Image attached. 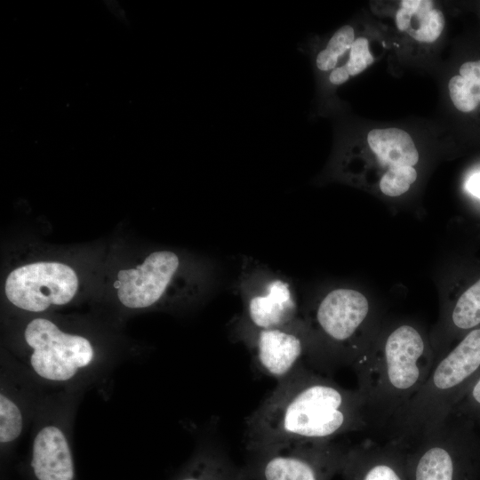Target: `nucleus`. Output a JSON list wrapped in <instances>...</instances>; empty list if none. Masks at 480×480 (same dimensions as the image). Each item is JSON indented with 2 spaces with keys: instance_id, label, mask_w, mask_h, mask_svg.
Wrapping results in <instances>:
<instances>
[{
  "instance_id": "2",
  "label": "nucleus",
  "mask_w": 480,
  "mask_h": 480,
  "mask_svg": "<svg viewBox=\"0 0 480 480\" xmlns=\"http://www.w3.org/2000/svg\"><path fill=\"white\" fill-rule=\"evenodd\" d=\"M434 364L432 346L412 323L397 324L372 338L365 354L352 369L374 431L391 437Z\"/></svg>"
},
{
  "instance_id": "11",
  "label": "nucleus",
  "mask_w": 480,
  "mask_h": 480,
  "mask_svg": "<svg viewBox=\"0 0 480 480\" xmlns=\"http://www.w3.org/2000/svg\"><path fill=\"white\" fill-rule=\"evenodd\" d=\"M246 332L254 364L276 381L295 371L308 354V331L300 319L285 327Z\"/></svg>"
},
{
  "instance_id": "13",
  "label": "nucleus",
  "mask_w": 480,
  "mask_h": 480,
  "mask_svg": "<svg viewBox=\"0 0 480 480\" xmlns=\"http://www.w3.org/2000/svg\"><path fill=\"white\" fill-rule=\"evenodd\" d=\"M406 454L397 441H365L348 448L340 475L343 480H409Z\"/></svg>"
},
{
  "instance_id": "8",
  "label": "nucleus",
  "mask_w": 480,
  "mask_h": 480,
  "mask_svg": "<svg viewBox=\"0 0 480 480\" xmlns=\"http://www.w3.org/2000/svg\"><path fill=\"white\" fill-rule=\"evenodd\" d=\"M348 448L335 441L272 446L250 452L244 468L250 480H332Z\"/></svg>"
},
{
  "instance_id": "3",
  "label": "nucleus",
  "mask_w": 480,
  "mask_h": 480,
  "mask_svg": "<svg viewBox=\"0 0 480 480\" xmlns=\"http://www.w3.org/2000/svg\"><path fill=\"white\" fill-rule=\"evenodd\" d=\"M23 340L28 350L15 364L48 391L84 393L102 383L116 368L115 359L100 353L90 338L63 331L46 317L31 319L23 330Z\"/></svg>"
},
{
  "instance_id": "18",
  "label": "nucleus",
  "mask_w": 480,
  "mask_h": 480,
  "mask_svg": "<svg viewBox=\"0 0 480 480\" xmlns=\"http://www.w3.org/2000/svg\"><path fill=\"white\" fill-rule=\"evenodd\" d=\"M402 8L410 13V26L405 31L412 38L421 43H433L441 35L444 28V17L442 12L433 8V1L403 0Z\"/></svg>"
},
{
  "instance_id": "16",
  "label": "nucleus",
  "mask_w": 480,
  "mask_h": 480,
  "mask_svg": "<svg viewBox=\"0 0 480 480\" xmlns=\"http://www.w3.org/2000/svg\"><path fill=\"white\" fill-rule=\"evenodd\" d=\"M171 480H250L244 467H236L224 452L199 446Z\"/></svg>"
},
{
  "instance_id": "5",
  "label": "nucleus",
  "mask_w": 480,
  "mask_h": 480,
  "mask_svg": "<svg viewBox=\"0 0 480 480\" xmlns=\"http://www.w3.org/2000/svg\"><path fill=\"white\" fill-rule=\"evenodd\" d=\"M371 305L367 297L350 288L328 292L316 304L311 322L308 359L316 370L332 372L353 366L364 356L372 339L367 338Z\"/></svg>"
},
{
  "instance_id": "15",
  "label": "nucleus",
  "mask_w": 480,
  "mask_h": 480,
  "mask_svg": "<svg viewBox=\"0 0 480 480\" xmlns=\"http://www.w3.org/2000/svg\"><path fill=\"white\" fill-rule=\"evenodd\" d=\"M476 275L460 292L445 313L435 362L449 350L451 342L460 340L470 331L480 327V273Z\"/></svg>"
},
{
  "instance_id": "27",
  "label": "nucleus",
  "mask_w": 480,
  "mask_h": 480,
  "mask_svg": "<svg viewBox=\"0 0 480 480\" xmlns=\"http://www.w3.org/2000/svg\"><path fill=\"white\" fill-rule=\"evenodd\" d=\"M480 429V427H477Z\"/></svg>"
},
{
  "instance_id": "24",
  "label": "nucleus",
  "mask_w": 480,
  "mask_h": 480,
  "mask_svg": "<svg viewBox=\"0 0 480 480\" xmlns=\"http://www.w3.org/2000/svg\"><path fill=\"white\" fill-rule=\"evenodd\" d=\"M460 76L465 79L480 83V60L463 63L460 68Z\"/></svg>"
},
{
  "instance_id": "25",
  "label": "nucleus",
  "mask_w": 480,
  "mask_h": 480,
  "mask_svg": "<svg viewBox=\"0 0 480 480\" xmlns=\"http://www.w3.org/2000/svg\"><path fill=\"white\" fill-rule=\"evenodd\" d=\"M349 77L346 66L342 65L331 71L328 80L332 85H340L346 83Z\"/></svg>"
},
{
  "instance_id": "10",
  "label": "nucleus",
  "mask_w": 480,
  "mask_h": 480,
  "mask_svg": "<svg viewBox=\"0 0 480 480\" xmlns=\"http://www.w3.org/2000/svg\"><path fill=\"white\" fill-rule=\"evenodd\" d=\"M13 362L0 370V453L2 464L12 459L21 436L31 427L45 392Z\"/></svg>"
},
{
  "instance_id": "12",
  "label": "nucleus",
  "mask_w": 480,
  "mask_h": 480,
  "mask_svg": "<svg viewBox=\"0 0 480 480\" xmlns=\"http://www.w3.org/2000/svg\"><path fill=\"white\" fill-rule=\"evenodd\" d=\"M180 267L178 256L169 251L151 253L136 268L118 272L117 297L129 308H146L165 292Z\"/></svg>"
},
{
  "instance_id": "6",
  "label": "nucleus",
  "mask_w": 480,
  "mask_h": 480,
  "mask_svg": "<svg viewBox=\"0 0 480 480\" xmlns=\"http://www.w3.org/2000/svg\"><path fill=\"white\" fill-rule=\"evenodd\" d=\"M83 394L44 393L30 427V445L22 468L25 480H77L72 429Z\"/></svg>"
},
{
  "instance_id": "23",
  "label": "nucleus",
  "mask_w": 480,
  "mask_h": 480,
  "mask_svg": "<svg viewBox=\"0 0 480 480\" xmlns=\"http://www.w3.org/2000/svg\"><path fill=\"white\" fill-rule=\"evenodd\" d=\"M355 30L350 25L340 28L327 41L325 47L321 49L336 59L342 57L350 50L355 42Z\"/></svg>"
},
{
  "instance_id": "20",
  "label": "nucleus",
  "mask_w": 480,
  "mask_h": 480,
  "mask_svg": "<svg viewBox=\"0 0 480 480\" xmlns=\"http://www.w3.org/2000/svg\"><path fill=\"white\" fill-rule=\"evenodd\" d=\"M417 175V171L412 166L390 168L380 177V189L385 196H399L409 190Z\"/></svg>"
},
{
  "instance_id": "22",
  "label": "nucleus",
  "mask_w": 480,
  "mask_h": 480,
  "mask_svg": "<svg viewBox=\"0 0 480 480\" xmlns=\"http://www.w3.org/2000/svg\"><path fill=\"white\" fill-rule=\"evenodd\" d=\"M374 58L369 50L365 37H358L353 43L348 61L344 64L350 76H356L372 65Z\"/></svg>"
},
{
  "instance_id": "9",
  "label": "nucleus",
  "mask_w": 480,
  "mask_h": 480,
  "mask_svg": "<svg viewBox=\"0 0 480 480\" xmlns=\"http://www.w3.org/2000/svg\"><path fill=\"white\" fill-rule=\"evenodd\" d=\"M78 279L75 271L59 262H36L12 271L5 295L18 308L43 312L51 305H64L75 296Z\"/></svg>"
},
{
  "instance_id": "1",
  "label": "nucleus",
  "mask_w": 480,
  "mask_h": 480,
  "mask_svg": "<svg viewBox=\"0 0 480 480\" xmlns=\"http://www.w3.org/2000/svg\"><path fill=\"white\" fill-rule=\"evenodd\" d=\"M373 430L361 392L348 389L301 364L247 417L248 452L299 443H322Z\"/></svg>"
},
{
  "instance_id": "26",
  "label": "nucleus",
  "mask_w": 480,
  "mask_h": 480,
  "mask_svg": "<svg viewBox=\"0 0 480 480\" xmlns=\"http://www.w3.org/2000/svg\"><path fill=\"white\" fill-rule=\"evenodd\" d=\"M466 188L471 196L480 200V172L473 173L468 177Z\"/></svg>"
},
{
  "instance_id": "19",
  "label": "nucleus",
  "mask_w": 480,
  "mask_h": 480,
  "mask_svg": "<svg viewBox=\"0 0 480 480\" xmlns=\"http://www.w3.org/2000/svg\"><path fill=\"white\" fill-rule=\"evenodd\" d=\"M450 97L454 106L462 112L474 110L480 102V83L452 76L448 84Z\"/></svg>"
},
{
  "instance_id": "17",
  "label": "nucleus",
  "mask_w": 480,
  "mask_h": 480,
  "mask_svg": "<svg viewBox=\"0 0 480 480\" xmlns=\"http://www.w3.org/2000/svg\"><path fill=\"white\" fill-rule=\"evenodd\" d=\"M367 142L381 166L390 168L417 164L419 153L415 144L404 130L398 128L373 129L368 132Z\"/></svg>"
},
{
  "instance_id": "14",
  "label": "nucleus",
  "mask_w": 480,
  "mask_h": 480,
  "mask_svg": "<svg viewBox=\"0 0 480 480\" xmlns=\"http://www.w3.org/2000/svg\"><path fill=\"white\" fill-rule=\"evenodd\" d=\"M247 331L281 328L298 321V308L289 284L270 280L263 291L252 294L245 303Z\"/></svg>"
},
{
  "instance_id": "7",
  "label": "nucleus",
  "mask_w": 480,
  "mask_h": 480,
  "mask_svg": "<svg viewBox=\"0 0 480 480\" xmlns=\"http://www.w3.org/2000/svg\"><path fill=\"white\" fill-rule=\"evenodd\" d=\"M406 447L409 480H480V432L450 414Z\"/></svg>"
},
{
  "instance_id": "4",
  "label": "nucleus",
  "mask_w": 480,
  "mask_h": 480,
  "mask_svg": "<svg viewBox=\"0 0 480 480\" xmlns=\"http://www.w3.org/2000/svg\"><path fill=\"white\" fill-rule=\"evenodd\" d=\"M480 375V327L437 359L389 438L408 446L444 422Z\"/></svg>"
},
{
  "instance_id": "21",
  "label": "nucleus",
  "mask_w": 480,
  "mask_h": 480,
  "mask_svg": "<svg viewBox=\"0 0 480 480\" xmlns=\"http://www.w3.org/2000/svg\"><path fill=\"white\" fill-rule=\"evenodd\" d=\"M451 414L466 418L480 427V375L469 385Z\"/></svg>"
}]
</instances>
